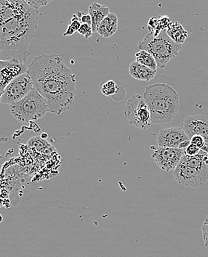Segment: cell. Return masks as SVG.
Returning a JSON list of instances; mask_svg holds the SVG:
<instances>
[{
    "mask_svg": "<svg viewBox=\"0 0 208 257\" xmlns=\"http://www.w3.org/2000/svg\"><path fill=\"white\" fill-rule=\"evenodd\" d=\"M12 115L19 121H34L50 112L46 99L34 89L27 96L20 101L10 105Z\"/></svg>",
    "mask_w": 208,
    "mask_h": 257,
    "instance_id": "8992f818",
    "label": "cell"
},
{
    "mask_svg": "<svg viewBox=\"0 0 208 257\" xmlns=\"http://www.w3.org/2000/svg\"><path fill=\"white\" fill-rule=\"evenodd\" d=\"M77 16L80 18L82 24H88L89 25V26H92V17L90 16L89 14H86L84 13V12H77Z\"/></svg>",
    "mask_w": 208,
    "mask_h": 257,
    "instance_id": "cb8c5ba5",
    "label": "cell"
},
{
    "mask_svg": "<svg viewBox=\"0 0 208 257\" xmlns=\"http://www.w3.org/2000/svg\"><path fill=\"white\" fill-rule=\"evenodd\" d=\"M135 57L136 61L138 62V63H141L142 65H144L152 70L157 71L158 66H157L156 61L152 54L149 53L148 52L140 50V52L136 54Z\"/></svg>",
    "mask_w": 208,
    "mask_h": 257,
    "instance_id": "e0dca14e",
    "label": "cell"
},
{
    "mask_svg": "<svg viewBox=\"0 0 208 257\" xmlns=\"http://www.w3.org/2000/svg\"><path fill=\"white\" fill-rule=\"evenodd\" d=\"M202 233H208V221H204L202 227Z\"/></svg>",
    "mask_w": 208,
    "mask_h": 257,
    "instance_id": "484cf974",
    "label": "cell"
},
{
    "mask_svg": "<svg viewBox=\"0 0 208 257\" xmlns=\"http://www.w3.org/2000/svg\"><path fill=\"white\" fill-rule=\"evenodd\" d=\"M190 140L184 130L178 127H170L161 130L157 136L158 147L178 148L186 141Z\"/></svg>",
    "mask_w": 208,
    "mask_h": 257,
    "instance_id": "7c38bea8",
    "label": "cell"
},
{
    "mask_svg": "<svg viewBox=\"0 0 208 257\" xmlns=\"http://www.w3.org/2000/svg\"><path fill=\"white\" fill-rule=\"evenodd\" d=\"M138 49L152 54L156 61L157 66L163 69L171 59L178 55L182 45L174 42L168 35L166 30H163L156 36L150 32L148 34L142 41L138 43Z\"/></svg>",
    "mask_w": 208,
    "mask_h": 257,
    "instance_id": "5b68a950",
    "label": "cell"
},
{
    "mask_svg": "<svg viewBox=\"0 0 208 257\" xmlns=\"http://www.w3.org/2000/svg\"><path fill=\"white\" fill-rule=\"evenodd\" d=\"M152 150H154L152 158L154 162L162 170L166 172L175 170L184 154V150L178 148L160 147L155 148L152 147Z\"/></svg>",
    "mask_w": 208,
    "mask_h": 257,
    "instance_id": "9c48e42d",
    "label": "cell"
},
{
    "mask_svg": "<svg viewBox=\"0 0 208 257\" xmlns=\"http://www.w3.org/2000/svg\"><path fill=\"white\" fill-rule=\"evenodd\" d=\"M34 89L47 102L50 112L62 114L74 104L76 76L62 56L46 55L34 57L28 66Z\"/></svg>",
    "mask_w": 208,
    "mask_h": 257,
    "instance_id": "6da1fadb",
    "label": "cell"
},
{
    "mask_svg": "<svg viewBox=\"0 0 208 257\" xmlns=\"http://www.w3.org/2000/svg\"><path fill=\"white\" fill-rule=\"evenodd\" d=\"M190 140V144L198 147L200 150H202V149L206 145V141H204V138L202 137V136H198V135L192 136Z\"/></svg>",
    "mask_w": 208,
    "mask_h": 257,
    "instance_id": "603a6c76",
    "label": "cell"
},
{
    "mask_svg": "<svg viewBox=\"0 0 208 257\" xmlns=\"http://www.w3.org/2000/svg\"><path fill=\"white\" fill-rule=\"evenodd\" d=\"M183 130L190 139L194 136H202L206 141V145L208 146V116L198 115L188 116L183 122Z\"/></svg>",
    "mask_w": 208,
    "mask_h": 257,
    "instance_id": "8fae6325",
    "label": "cell"
},
{
    "mask_svg": "<svg viewBox=\"0 0 208 257\" xmlns=\"http://www.w3.org/2000/svg\"><path fill=\"white\" fill-rule=\"evenodd\" d=\"M28 66L16 60H0V103L4 89L13 79L28 72Z\"/></svg>",
    "mask_w": 208,
    "mask_h": 257,
    "instance_id": "30bf717a",
    "label": "cell"
},
{
    "mask_svg": "<svg viewBox=\"0 0 208 257\" xmlns=\"http://www.w3.org/2000/svg\"><path fill=\"white\" fill-rule=\"evenodd\" d=\"M40 13L24 0H0V60L26 65Z\"/></svg>",
    "mask_w": 208,
    "mask_h": 257,
    "instance_id": "7a4b0ae2",
    "label": "cell"
},
{
    "mask_svg": "<svg viewBox=\"0 0 208 257\" xmlns=\"http://www.w3.org/2000/svg\"><path fill=\"white\" fill-rule=\"evenodd\" d=\"M176 180L188 187H202L208 182V153L201 150L197 156L183 154L174 171Z\"/></svg>",
    "mask_w": 208,
    "mask_h": 257,
    "instance_id": "277c9868",
    "label": "cell"
},
{
    "mask_svg": "<svg viewBox=\"0 0 208 257\" xmlns=\"http://www.w3.org/2000/svg\"><path fill=\"white\" fill-rule=\"evenodd\" d=\"M204 221H208V215L207 216H206V220H204Z\"/></svg>",
    "mask_w": 208,
    "mask_h": 257,
    "instance_id": "f1b7e54d",
    "label": "cell"
},
{
    "mask_svg": "<svg viewBox=\"0 0 208 257\" xmlns=\"http://www.w3.org/2000/svg\"><path fill=\"white\" fill-rule=\"evenodd\" d=\"M150 111L152 123H170L180 109V95L167 83H156L146 88L143 95Z\"/></svg>",
    "mask_w": 208,
    "mask_h": 257,
    "instance_id": "3957f363",
    "label": "cell"
},
{
    "mask_svg": "<svg viewBox=\"0 0 208 257\" xmlns=\"http://www.w3.org/2000/svg\"><path fill=\"white\" fill-rule=\"evenodd\" d=\"M109 11L110 9L108 7L96 3H93L89 6L88 14L92 17V27L94 34L97 33L100 23L110 13Z\"/></svg>",
    "mask_w": 208,
    "mask_h": 257,
    "instance_id": "9a60e30c",
    "label": "cell"
},
{
    "mask_svg": "<svg viewBox=\"0 0 208 257\" xmlns=\"http://www.w3.org/2000/svg\"><path fill=\"white\" fill-rule=\"evenodd\" d=\"M24 1L26 2L28 6H30V7L36 9V10H38L40 8L50 4L53 0H24Z\"/></svg>",
    "mask_w": 208,
    "mask_h": 257,
    "instance_id": "44dd1931",
    "label": "cell"
},
{
    "mask_svg": "<svg viewBox=\"0 0 208 257\" xmlns=\"http://www.w3.org/2000/svg\"><path fill=\"white\" fill-rule=\"evenodd\" d=\"M170 22V19H169L168 17L166 16V15L160 17V18L157 19L156 29L154 35L156 36L162 31L166 30L168 28Z\"/></svg>",
    "mask_w": 208,
    "mask_h": 257,
    "instance_id": "ffe728a7",
    "label": "cell"
},
{
    "mask_svg": "<svg viewBox=\"0 0 208 257\" xmlns=\"http://www.w3.org/2000/svg\"><path fill=\"white\" fill-rule=\"evenodd\" d=\"M166 32L174 42L180 45H182L188 37L187 31L178 22H170Z\"/></svg>",
    "mask_w": 208,
    "mask_h": 257,
    "instance_id": "2e32d148",
    "label": "cell"
},
{
    "mask_svg": "<svg viewBox=\"0 0 208 257\" xmlns=\"http://www.w3.org/2000/svg\"><path fill=\"white\" fill-rule=\"evenodd\" d=\"M78 32L86 39L90 38L94 35L92 26H89L88 24H82L78 29Z\"/></svg>",
    "mask_w": 208,
    "mask_h": 257,
    "instance_id": "7402d4cb",
    "label": "cell"
},
{
    "mask_svg": "<svg viewBox=\"0 0 208 257\" xmlns=\"http://www.w3.org/2000/svg\"><path fill=\"white\" fill-rule=\"evenodd\" d=\"M118 30V18L113 13H109L98 26L97 33L104 38H109Z\"/></svg>",
    "mask_w": 208,
    "mask_h": 257,
    "instance_id": "5bb4252c",
    "label": "cell"
},
{
    "mask_svg": "<svg viewBox=\"0 0 208 257\" xmlns=\"http://www.w3.org/2000/svg\"></svg>",
    "mask_w": 208,
    "mask_h": 257,
    "instance_id": "f546056e",
    "label": "cell"
},
{
    "mask_svg": "<svg viewBox=\"0 0 208 257\" xmlns=\"http://www.w3.org/2000/svg\"><path fill=\"white\" fill-rule=\"evenodd\" d=\"M124 115L130 124L141 130H148L152 126L150 111L146 100L140 94L132 95L124 107Z\"/></svg>",
    "mask_w": 208,
    "mask_h": 257,
    "instance_id": "52a82bcc",
    "label": "cell"
},
{
    "mask_svg": "<svg viewBox=\"0 0 208 257\" xmlns=\"http://www.w3.org/2000/svg\"><path fill=\"white\" fill-rule=\"evenodd\" d=\"M118 88L114 80H108L102 86L101 92L106 97H112L118 91Z\"/></svg>",
    "mask_w": 208,
    "mask_h": 257,
    "instance_id": "d6986e66",
    "label": "cell"
},
{
    "mask_svg": "<svg viewBox=\"0 0 208 257\" xmlns=\"http://www.w3.org/2000/svg\"><path fill=\"white\" fill-rule=\"evenodd\" d=\"M157 71L152 70L147 66L134 61L129 66V73L136 80L142 81H150L155 77Z\"/></svg>",
    "mask_w": 208,
    "mask_h": 257,
    "instance_id": "4fadbf2b",
    "label": "cell"
},
{
    "mask_svg": "<svg viewBox=\"0 0 208 257\" xmlns=\"http://www.w3.org/2000/svg\"><path fill=\"white\" fill-rule=\"evenodd\" d=\"M34 89L32 77L26 72L12 80L4 89L1 103L12 105L24 98Z\"/></svg>",
    "mask_w": 208,
    "mask_h": 257,
    "instance_id": "ba28073f",
    "label": "cell"
},
{
    "mask_svg": "<svg viewBox=\"0 0 208 257\" xmlns=\"http://www.w3.org/2000/svg\"><path fill=\"white\" fill-rule=\"evenodd\" d=\"M82 23L77 15H74L72 20L68 26L67 31L64 33V36H72L75 32H78V29L81 26Z\"/></svg>",
    "mask_w": 208,
    "mask_h": 257,
    "instance_id": "ac0fdd59",
    "label": "cell"
},
{
    "mask_svg": "<svg viewBox=\"0 0 208 257\" xmlns=\"http://www.w3.org/2000/svg\"><path fill=\"white\" fill-rule=\"evenodd\" d=\"M3 221V216L0 213V224Z\"/></svg>",
    "mask_w": 208,
    "mask_h": 257,
    "instance_id": "83f0119b",
    "label": "cell"
},
{
    "mask_svg": "<svg viewBox=\"0 0 208 257\" xmlns=\"http://www.w3.org/2000/svg\"><path fill=\"white\" fill-rule=\"evenodd\" d=\"M200 151H201V150L198 147L192 145V144H190L189 146L184 150V154L189 156H197L200 153Z\"/></svg>",
    "mask_w": 208,
    "mask_h": 257,
    "instance_id": "d4e9b609",
    "label": "cell"
},
{
    "mask_svg": "<svg viewBox=\"0 0 208 257\" xmlns=\"http://www.w3.org/2000/svg\"><path fill=\"white\" fill-rule=\"evenodd\" d=\"M203 240H204V244L208 247V233H202Z\"/></svg>",
    "mask_w": 208,
    "mask_h": 257,
    "instance_id": "4316f807",
    "label": "cell"
}]
</instances>
